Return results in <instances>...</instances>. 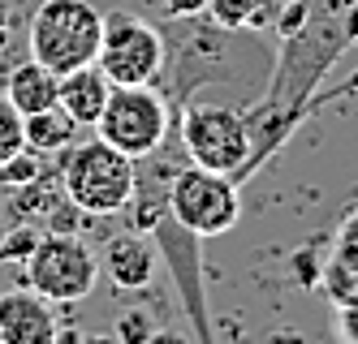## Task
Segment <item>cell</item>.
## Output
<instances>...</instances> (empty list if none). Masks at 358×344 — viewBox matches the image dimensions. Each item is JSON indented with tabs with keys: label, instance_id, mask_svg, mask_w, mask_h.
<instances>
[{
	"label": "cell",
	"instance_id": "cell-26",
	"mask_svg": "<svg viewBox=\"0 0 358 344\" xmlns=\"http://www.w3.org/2000/svg\"><path fill=\"white\" fill-rule=\"evenodd\" d=\"M83 344H117V336H104V331H99V336H87Z\"/></svg>",
	"mask_w": 358,
	"mask_h": 344
},
{
	"label": "cell",
	"instance_id": "cell-13",
	"mask_svg": "<svg viewBox=\"0 0 358 344\" xmlns=\"http://www.w3.org/2000/svg\"><path fill=\"white\" fill-rule=\"evenodd\" d=\"M117 344H147L151 336H156V319H151L147 306H130L117 314V327H113Z\"/></svg>",
	"mask_w": 358,
	"mask_h": 344
},
{
	"label": "cell",
	"instance_id": "cell-6",
	"mask_svg": "<svg viewBox=\"0 0 358 344\" xmlns=\"http://www.w3.org/2000/svg\"><path fill=\"white\" fill-rule=\"evenodd\" d=\"M95 65L104 69L113 87H143L164 73V35L138 13H104Z\"/></svg>",
	"mask_w": 358,
	"mask_h": 344
},
{
	"label": "cell",
	"instance_id": "cell-27",
	"mask_svg": "<svg viewBox=\"0 0 358 344\" xmlns=\"http://www.w3.org/2000/svg\"><path fill=\"white\" fill-rule=\"evenodd\" d=\"M0 26H5V9H0Z\"/></svg>",
	"mask_w": 358,
	"mask_h": 344
},
{
	"label": "cell",
	"instance_id": "cell-17",
	"mask_svg": "<svg viewBox=\"0 0 358 344\" xmlns=\"http://www.w3.org/2000/svg\"><path fill=\"white\" fill-rule=\"evenodd\" d=\"M306 22H311V0H289V5L280 9V39L298 35Z\"/></svg>",
	"mask_w": 358,
	"mask_h": 344
},
{
	"label": "cell",
	"instance_id": "cell-14",
	"mask_svg": "<svg viewBox=\"0 0 358 344\" xmlns=\"http://www.w3.org/2000/svg\"><path fill=\"white\" fill-rule=\"evenodd\" d=\"M208 13L220 31H242L259 13V0H208Z\"/></svg>",
	"mask_w": 358,
	"mask_h": 344
},
{
	"label": "cell",
	"instance_id": "cell-2",
	"mask_svg": "<svg viewBox=\"0 0 358 344\" xmlns=\"http://www.w3.org/2000/svg\"><path fill=\"white\" fill-rule=\"evenodd\" d=\"M104 35V13L91 0H43L31 17V61L52 73L91 65Z\"/></svg>",
	"mask_w": 358,
	"mask_h": 344
},
{
	"label": "cell",
	"instance_id": "cell-1",
	"mask_svg": "<svg viewBox=\"0 0 358 344\" xmlns=\"http://www.w3.org/2000/svg\"><path fill=\"white\" fill-rule=\"evenodd\" d=\"M134 177H138V160L121 155L104 138H91L65 151L61 194L83 216H121L134 194Z\"/></svg>",
	"mask_w": 358,
	"mask_h": 344
},
{
	"label": "cell",
	"instance_id": "cell-12",
	"mask_svg": "<svg viewBox=\"0 0 358 344\" xmlns=\"http://www.w3.org/2000/svg\"><path fill=\"white\" fill-rule=\"evenodd\" d=\"M73 117L61 108V103H52V108H43V112H31V117H22V134H27V147L31 151H65L73 142Z\"/></svg>",
	"mask_w": 358,
	"mask_h": 344
},
{
	"label": "cell",
	"instance_id": "cell-10",
	"mask_svg": "<svg viewBox=\"0 0 358 344\" xmlns=\"http://www.w3.org/2000/svg\"><path fill=\"white\" fill-rule=\"evenodd\" d=\"M108 91H113V82L104 77V69L91 61V65H78V69L61 73L57 103L73 117V125H95L99 112H104V103H108Z\"/></svg>",
	"mask_w": 358,
	"mask_h": 344
},
{
	"label": "cell",
	"instance_id": "cell-16",
	"mask_svg": "<svg viewBox=\"0 0 358 344\" xmlns=\"http://www.w3.org/2000/svg\"><path fill=\"white\" fill-rule=\"evenodd\" d=\"M35 177H43V168H39V151H31V147H22L13 160L0 164V185H13V190L31 185Z\"/></svg>",
	"mask_w": 358,
	"mask_h": 344
},
{
	"label": "cell",
	"instance_id": "cell-9",
	"mask_svg": "<svg viewBox=\"0 0 358 344\" xmlns=\"http://www.w3.org/2000/svg\"><path fill=\"white\" fill-rule=\"evenodd\" d=\"M104 276L117 284V288H147L151 276H156V241L138 228H125V232H113L104 241Z\"/></svg>",
	"mask_w": 358,
	"mask_h": 344
},
{
	"label": "cell",
	"instance_id": "cell-22",
	"mask_svg": "<svg viewBox=\"0 0 358 344\" xmlns=\"http://www.w3.org/2000/svg\"><path fill=\"white\" fill-rule=\"evenodd\" d=\"M337 241H350V246H358V216H350V220L341 224V232H337Z\"/></svg>",
	"mask_w": 358,
	"mask_h": 344
},
{
	"label": "cell",
	"instance_id": "cell-3",
	"mask_svg": "<svg viewBox=\"0 0 358 344\" xmlns=\"http://www.w3.org/2000/svg\"><path fill=\"white\" fill-rule=\"evenodd\" d=\"M95 134L108 147H117L121 155H130V160H147L169 138V103L151 82L113 87L104 112L95 121Z\"/></svg>",
	"mask_w": 358,
	"mask_h": 344
},
{
	"label": "cell",
	"instance_id": "cell-15",
	"mask_svg": "<svg viewBox=\"0 0 358 344\" xmlns=\"http://www.w3.org/2000/svg\"><path fill=\"white\" fill-rule=\"evenodd\" d=\"M22 147H27V134H22V112L9 103V95L0 91V164L13 160Z\"/></svg>",
	"mask_w": 358,
	"mask_h": 344
},
{
	"label": "cell",
	"instance_id": "cell-8",
	"mask_svg": "<svg viewBox=\"0 0 358 344\" xmlns=\"http://www.w3.org/2000/svg\"><path fill=\"white\" fill-rule=\"evenodd\" d=\"M57 319L48 310V297L35 288H13L0 293V344H52Z\"/></svg>",
	"mask_w": 358,
	"mask_h": 344
},
{
	"label": "cell",
	"instance_id": "cell-19",
	"mask_svg": "<svg viewBox=\"0 0 358 344\" xmlns=\"http://www.w3.org/2000/svg\"><path fill=\"white\" fill-rule=\"evenodd\" d=\"M289 267L298 271V284H306V288H315L320 284V258H315V250H298L294 258H289Z\"/></svg>",
	"mask_w": 358,
	"mask_h": 344
},
{
	"label": "cell",
	"instance_id": "cell-18",
	"mask_svg": "<svg viewBox=\"0 0 358 344\" xmlns=\"http://www.w3.org/2000/svg\"><path fill=\"white\" fill-rule=\"evenodd\" d=\"M35 241H39V232H35V228H17V232L5 237V246H0V258H22V262H27V254L35 250Z\"/></svg>",
	"mask_w": 358,
	"mask_h": 344
},
{
	"label": "cell",
	"instance_id": "cell-20",
	"mask_svg": "<svg viewBox=\"0 0 358 344\" xmlns=\"http://www.w3.org/2000/svg\"><path fill=\"white\" fill-rule=\"evenodd\" d=\"M337 331L345 344H358V297L341 301V314H337Z\"/></svg>",
	"mask_w": 358,
	"mask_h": 344
},
{
	"label": "cell",
	"instance_id": "cell-11",
	"mask_svg": "<svg viewBox=\"0 0 358 344\" xmlns=\"http://www.w3.org/2000/svg\"><path fill=\"white\" fill-rule=\"evenodd\" d=\"M57 87H61V73H52V69L39 65V61H22L9 73L5 95H9V103H13L22 117H31V112L52 108V103H57Z\"/></svg>",
	"mask_w": 358,
	"mask_h": 344
},
{
	"label": "cell",
	"instance_id": "cell-5",
	"mask_svg": "<svg viewBox=\"0 0 358 344\" xmlns=\"http://www.w3.org/2000/svg\"><path fill=\"white\" fill-rule=\"evenodd\" d=\"M182 151L190 164L242 181V168L250 160L246 112L224 108V103H194V108H186L182 112Z\"/></svg>",
	"mask_w": 358,
	"mask_h": 344
},
{
	"label": "cell",
	"instance_id": "cell-7",
	"mask_svg": "<svg viewBox=\"0 0 358 344\" xmlns=\"http://www.w3.org/2000/svg\"><path fill=\"white\" fill-rule=\"evenodd\" d=\"M99 276V258L78 232H43L27 254V280L48 301H83Z\"/></svg>",
	"mask_w": 358,
	"mask_h": 344
},
{
	"label": "cell",
	"instance_id": "cell-4",
	"mask_svg": "<svg viewBox=\"0 0 358 344\" xmlns=\"http://www.w3.org/2000/svg\"><path fill=\"white\" fill-rule=\"evenodd\" d=\"M169 211L199 241L203 237H220L242 216L238 181L224 172H212V168H199V164H177V172L169 181Z\"/></svg>",
	"mask_w": 358,
	"mask_h": 344
},
{
	"label": "cell",
	"instance_id": "cell-23",
	"mask_svg": "<svg viewBox=\"0 0 358 344\" xmlns=\"http://www.w3.org/2000/svg\"><path fill=\"white\" fill-rule=\"evenodd\" d=\"M83 340H87V336H83L78 327H57V340H52V344H83Z\"/></svg>",
	"mask_w": 358,
	"mask_h": 344
},
{
	"label": "cell",
	"instance_id": "cell-25",
	"mask_svg": "<svg viewBox=\"0 0 358 344\" xmlns=\"http://www.w3.org/2000/svg\"><path fill=\"white\" fill-rule=\"evenodd\" d=\"M272 344H306V340H302L298 331H276V336H272Z\"/></svg>",
	"mask_w": 358,
	"mask_h": 344
},
{
	"label": "cell",
	"instance_id": "cell-24",
	"mask_svg": "<svg viewBox=\"0 0 358 344\" xmlns=\"http://www.w3.org/2000/svg\"><path fill=\"white\" fill-rule=\"evenodd\" d=\"M147 344H186V336H182V331H160V327H156V336H151Z\"/></svg>",
	"mask_w": 358,
	"mask_h": 344
},
{
	"label": "cell",
	"instance_id": "cell-21",
	"mask_svg": "<svg viewBox=\"0 0 358 344\" xmlns=\"http://www.w3.org/2000/svg\"><path fill=\"white\" fill-rule=\"evenodd\" d=\"M164 13L169 17H194V13H208V0H164Z\"/></svg>",
	"mask_w": 358,
	"mask_h": 344
}]
</instances>
